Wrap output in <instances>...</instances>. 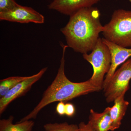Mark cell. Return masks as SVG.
<instances>
[{"instance_id":"15","label":"cell","mask_w":131,"mask_h":131,"mask_svg":"<svg viewBox=\"0 0 131 131\" xmlns=\"http://www.w3.org/2000/svg\"><path fill=\"white\" fill-rule=\"evenodd\" d=\"M18 5L15 0H0V13L10 11Z\"/></svg>"},{"instance_id":"1","label":"cell","mask_w":131,"mask_h":131,"mask_svg":"<svg viewBox=\"0 0 131 131\" xmlns=\"http://www.w3.org/2000/svg\"><path fill=\"white\" fill-rule=\"evenodd\" d=\"M100 16V10L93 7L82 8L70 15L61 30L68 47L83 54L92 51L103 30Z\"/></svg>"},{"instance_id":"6","label":"cell","mask_w":131,"mask_h":131,"mask_svg":"<svg viewBox=\"0 0 131 131\" xmlns=\"http://www.w3.org/2000/svg\"><path fill=\"white\" fill-rule=\"evenodd\" d=\"M0 19L20 24H42L45 22L43 15L32 8L19 5L8 12L0 13Z\"/></svg>"},{"instance_id":"11","label":"cell","mask_w":131,"mask_h":131,"mask_svg":"<svg viewBox=\"0 0 131 131\" xmlns=\"http://www.w3.org/2000/svg\"><path fill=\"white\" fill-rule=\"evenodd\" d=\"M110 107L106 108L103 112H96L90 110L89 122L94 131L111 130L112 119L110 115Z\"/></svg>"},{"instance_id":"16","label":"cell","mask_w":131,"mask_h":131,"mask_svg":"<svg viewBox=\"0 0 131 131\" xmlns=\"http://www.w3.org/2000/svg\"><path fill=\"white\" fill-rule=\"evenodd\" d=\"M74 106L72 103H67L65 104V115L69 117H71L75 113Z\"/></svg>"},{"instance_id":"13","label":"cell","mask_w":131,"mask_h":131,"mask_svg":"<svg viewBox=\"0 0 131 131\" xmlns=\"http://www.w3.org/2000/svg\"><path fill=\"white\" fill-rule=\"evenodd\" d=\"M28 77H11L0 81V98L6 95L12 88L19 83L28 78Z\"/></svg>"},{"instance_id":"5","label":"cell","mask_w":131,"mask_h":131,"mask_svg":"<svg viewBox=\"0 0 131 131\" xmlns=\"http://www.w3.org/2000/svg\"><path fill=\"white\" fill-rule=\"evenodd\" d=\"M131 79V58L124 62L116 70L106 88L103 90L107 103L114 101L117 97L130 88Z\"/></svg>"},{"instance_id":"12","label":"cell","mask_w":131,"mask_h":131,"mask_svg":"<svg viewBox=\"0 0 131 131\" xmlns=\"http://www.w3.org/2000/svg\"><path fill=\"white\" fill-rule=\"evenodd\" d=\"M14 117L9 116L8 118L0 120V131H31L34 125L33 121H26L13 123Z\"/></svg>"},{"instance_id":"3","label":"cell","mask_w":131,"mask_h":131,"mask_svg":"<svg viewBox=\"0 0 131 131\" xmlns=\"http://www.w3.org/2000/svg\"><path fill=\"white\" fill-rule=\"evenodd\" d=\"M104 38L122 47H131V11H114L111 20L103 26Z\"/></svg>"},{"instance_id":"8","label":"cell","mask_w":131,"mask_h":131,"mask_svg":"<svg viewBox=\"0 0 131 131\" xmlns=\"http://www.w3.org/2000/svg\"><path fill=\"white\" fill-rule=\"evenodd\" d=\"M102 39L103 42L109 49L112 59L110 70L106 75L103 82V89L104 90L112 79L117 68L131 57V48L122 47L108 41L104 38Z\"/></svg>"},{"instance_id":"10","label":"cell","mask_w":131,"mask_h":131,"mask_svg":"<svg viewBox=\"0 0 131 131\" xmlns=\"http://www.w3.org/2000/svg\"><path fill=\"white\" fill-rule=\"evenodd\" d=\"M124 92L120 96L115 100L114 105L110 107V115L112 119L111 131H113L119 129L121 124V121L125 115L129 105V102L125 100Z\"/></svg>"},{"instance_id":"17","label":"cell","mask_w":131,"mask_h":131,"mask_svg":"<svg viewBox=\"0 0 131 131\" xmlns=\"http://www.w3.org/2000/svg\"><path fill=\"white\" fill-rule=\"evenodd\" d=\"M56 111L61 116L65 115V104L64 102H59L57 105Z\"/></svg>"},{"instance_id":"4","label":"cell","mask_w":131,"mask_h":131,"mask_svg":"<svg viewBox=\"0 0 131 131\" xmlns=\"http://www.w3.org/2000/svg\"><path fill=\"white\" fill-rule=\"evenodd\" d=\"M83 57L91 64L93 69V74L89 80L101 90L104 77L108 73L111 65L112 59L108 47L100 38L91 53L83 54Z\"/></svg>"},{"instance_id":"19","label":"cell","mask_w":131,"mask_h":131,"mask_svg":"<svg viewBox=\"0 0 131 131\" xmlns=\"http://www.w3.org/2000/svg\"><path fill=\"white\" fill-rule=\"evenodd\" d=\"M129 1H130V2L131 3V0H129Z\"/></svg>"},{"instance_id":"14","label":"cell","mask_w":131,"mask_h":131,"mask_svg":"<svg viewBox=\"0 0 131 131\" xmlns=\"http://www.w3.org/2000/svg\"><path fill=\"white\" fill-rule=\"evenodd\" d=\"M45 131H80L79 126L67 122L48 123L43 126Z\"/></svg>"},{"instance_id":"9","label":"cell","mask_w":131,"mask_h":131,"mask_svg":"<svg viewBox=\"0 0 131 131\" xmlns=\"http://www.w3.org/2000/svg\"><path fill=\"white\" fill-rule=\"evenodd\" d=\"M101 0H52L48 8L70 16L78 10L93 7Z\"/></svg>"},{"instance_id":"2","label":"cell","mask_w":131,"mask_h":131,"mask_svg":"<svg viewBox=\"0 0 131 131\" xmlns=\"http://www.w3.org/2000/svg\"><path fill=\"white\" fill-rule=\"evenodd\" d=\"M61 45L62 48V55L56 76L51 84L44 92L42 98L38 104L29 114L19 122L36 118L42 108L53 102L67 101L78 96L101 90L93 85L89 80L77 83L69 80L64 72V56L68 46L62 43H61Z\"/></svg>"},{"instance_id":"7","label":"cell","mask_w":131,"mask_h":131,"mask_svg":"<svg viewBox=\"0 0 131 131\" xmlns=\"http://www.w3.org/2000/svg\"><path fill=\"white\" fill-rule=\"evenodd\" d=\"M47 67L42 69L37 74L28 76L0 99V114H2L8 105L15 99L23 96L30 90L33 85L39 81L47 70Z\"/></svg>"},{"instance_id":"18","label":"cell","mask_w":131,"mask_h":131,"mask_svg":"<svg viewBox=\"0 0 131 131\" xmlns=\"http://www.w3.org/2000/svg\"><path fill=\"white\" fill-rule=\"evenodd\" d=\"M78 126L80 131H94L89 122L86 124L84 122H80Z\"/></svg>"}]
</instances>
